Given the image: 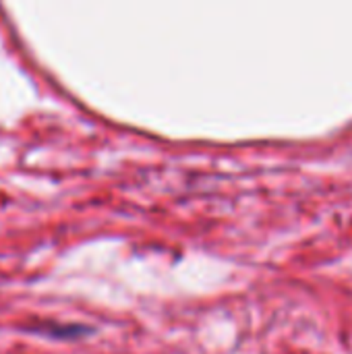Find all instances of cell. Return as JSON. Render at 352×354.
<instances>
[]
</instances>
